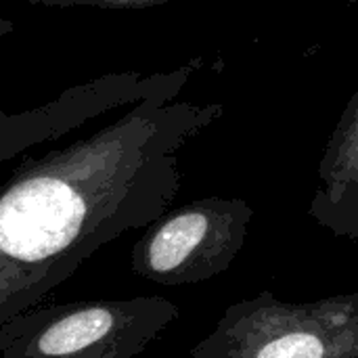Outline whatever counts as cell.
I'll return each mask as SVG.
<instances>
[{
  "mask_svg": "<svg viewBox=\"0 0 358 358\" xmlns=\"http://www.w3.org/2000/svg\"><path fill=\"white\" fill-rule=\"evenodd\" d=\"M178 317L164 296L38 304L0 325V358H136Z\"/></svg>",
  "mask_w": 358,
  "mask_h": 358,
  "instance_id": "obj_2",
  "label": "cell"
},
{
  "mask_svg": "<svg viewBox=\"0 0 358 358\" xmlns=\"http://www.w3.org/2000/svg\"><path fill=\"white\" fill-rule=\"evenodd\" d=\"M138 92L141 78L136 73H122L76 86L61 99L21 115L0 111V166L19 151L80 126L94 113H105L117 103H132Z\"/></svg>",
  "mask_w": 358,
  "mask_h": 358,
  "instance_id": "obj_5",
  "label": "cell"
},
{
  "mask_svg": "<svg viewBox=\"0 0 358 358\" xmlns=\"http://www.w3.org/2000/svg\"><path fill=\"white\" fill-rule=\"evenodd\" d=\"M31 4L48 6H103V8H143L164 4L168 0H27Z\"/></svg>",
  "mask_w": 358,
  "mask_h": 358,
  "instance_id": "obj_7",
  "label": "cell"
},
{
  "mask_svg": "<svg viewBox=\"0 0 358 358\" xmlns=\"http://www.w3.org/2000/svg\"><path fill=\"white\" fill-rule=\"evenodd\" d=\"M10 29H13V21H6V19L0 17V36H4V34L10 31Z\"/></svg>",
  "mask_w": 358,
  "mask_h": 358,
  "instance_id": "obj_8",
  "label": "cell"
},
{
  "mask_svg": "<svg viewBox=\"0 0 358 358\" xmlns=\"http://www.w3.org/2000/svg\"><path fill=\"white\" fill-rule=\"evenodd\" d=\"M310 214L331 233L358 241V94L327 147Z\"/></svg>",
  "mask_w": 358,
  "mask_h": 358,
  "instance_id": "obj_6",
  "label": "cell"
},
{
  "mask_svg": "<svg viewBox=\"0 0 358 358\" xmlns=\"http://www.w3.org/2000/svg\"><path fill=\"white\" fill-rule=\"evenodd\" d=\"M254 210L243 199L206 197L164 212L136 239L130 268L166 287L222 275L243 250Z\"/></svg>",
  "mask_w": 358,
  "mask_h": 358,
  "instance_id": "obj_4",
  "label": "cell"
},
{
  "mask_svg": "<svg viewBox=\"0 0 358 358\" xmlns=\"http://www.w3.org/2000/svg\"><path fill=\"white\" fill-rule=\"evenodd\" d=\"M189 358H358V294L285 302L260 292L231 304Z\"/></svg>",
  "mask_w": 358,
  "mask_h": 358,
  "instance_id": "obj_3",
  "label": "cell"
},
{
  "mask_svg": "<svg viewBox=\"0 0 358 358\" xmlns=\"http://www.w3.org/2000/svg\"><path fill=\"white\" fill-rule=\"evenodd\" d=\"M185 69L61 149L0 182V325L42 304L101 248L170 210L185 143L218 107L178 101Z\"/></svg>",
  "mask_w": 358,
  "mask_h": 358,
  "instance_id": "obj_1",
  "label": "cell"
}]
</instances>
